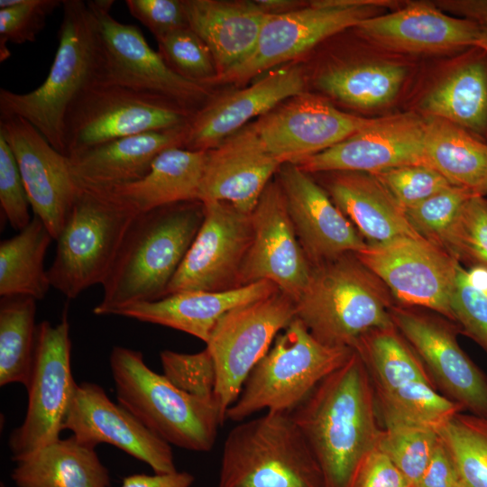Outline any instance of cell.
Here are the masks:
<instances>
[{"label": "cell", "mask_w": 487, "mask_h": 487, "mask_svg": "<svg viewBox=\"0 0 487 487\" xmlns=\"http://www.w3.org/2000/svg\"><path fill=\"white\" fill-rule=\"evenodd\" d=\"M138 213L104 190L79 187L47 270L51 287L72 299L102 285Z\"/></svg>", "instance_id": "cell-8"}, {"label": "cell", "mask_w": 487, "mask_h": 487, "mask_svg": "<svg viewBox=\"0 0 487 487\" xmlns=\"http://www.w3.org/2000/svg\"><path fill=\"white\" fill-rule=\"evenodd\" d=\"M473 195L471 190L450 185L421 203L405 209L407 219L415 232L446 250V239L465 202Z\"/></svg>", "instance_id": "cell-40"}, {"label": "cell", "mask_w": 487, "mask_h": 487, "mask_svg": "<svg viewBox=\"0 0 487 487\" xmlns=\"http://www.w3.org/2000/svg\"><path fill=\"white\" fill-rule=\"evenodd\" d=\"M391 317L437 391L464 411L487 418V376L459 345L458 326L434 311L397 303Z\"/></svg>", "instance_id": "cell-15"}, {"label": "cell", "mask_w": 487, "mask_h": 487, "mask_svg": "<svg viewBox=\"0 0 487 487\" xmlns=\"http://www.w3.org/2000/svg\"><path fill=\"white\" fill-rule=\"evenodd\" d=\"M376 120L344 113L323 98L302 93L252 124L267 151L284 164L322 152Z\"/></svg>", "instance_id": "cell-19"}, {"label": "cell", "mask_w": 487, "mask_h": 487, "mask_svg": "<svg viewBox=\"0 0 487 487\" xmlns=\"http://www.w3.org/2000/svg\"><path fill=\"white\" fill-rule=\"evenodd\" d=\"M305 81L296 66L270 71L248 87L226 94L199 108L189 123L183 148L209 151L284 101L304 93Z\"/></svg>", "instance_id": "cell-25"}, {"label": "cell", "mask_w": 487, "mask_h": 487, "mask_svg": "<svg viewBox=\"0 0 487 487\" xmlns=\"http://www.w3.org/2000/svg\"><path fill=\"white\" fill-rule=\"evenodd\" d=\"M425 128L426 117L412 112L377 118L331 148L294 164L307 173H375L404 165H426Z\"/></svg>", "instance_id": "cell-20"}, {"label": "cell", "mask_w": 487, "mask_h": 487, "mask_svg": "<svg viewBox=\"0 0 487 487\" xmlns=\"http://www.w3.org/2000/svg\"><path fill=\"white\" fill-rule=\"evenodd\" d=\"M353 351L322 344L296 317L249 373L225 419L241 422L261 411L290 413Z\"/></svg>", "instance_id": "cell-7"}, {"label": "cell", "mask_w": 487, "mask_h": 487, "mask_svg": "<svg viewBox=\"0 0 487 487\" xmlns=\"http://www.w3.org/2000/svg\"><path fill=\"white\" fill-rule=\"evenodd\" d=\"M451 311L460 333L487 353V291L462 265L458 269L451 298Z\"/></svg>", "instance_id": "cell-45"}, {"label": "cell", "mask_w": 487, "mask_h": 487, "mask_svg": "<svg viewBox=\"0 0 487 487\" xmlns=\"http://www.w3.org/2000/svg\"><path fill=\"white\" fill-rule=\"evenodd\" d=\"M195 113L161 96L92 83L67 111L66 154L127 136L188 127Z\"/></svg>", "instance_id": "cell-10"}, {"label": "cell", "mask_w": 487, "mask_h": 487, "mask_svg": "<svg viewBox=\"0 0 487 487\" xmlns=\"http://www.w3.org/2000/svg\"><path fill=\"white\" fill-rule=\"evenodd\" d=\"M254 2L267 14H285L308 5L295 0H254Z\"/></svg>", "instance_id": "cell-53"}, {"label": "cell", "mask_w": 487, "mask_h": 487, "mask_svg": "<svg viewBox=\"0 0 487 487\" xmlns=\"http://www.w3.org/2000/svg\"><path fill=\"white\" fill-rule=\"evenodd\" d=\"M465 487H487V418L458 412L437 429Z\"/></svg>", "instance_id": "cell-38"}, {"label": "cell", "mask_w": 487, "mask_h": 487, "mask_svg": "<svg viewBox=\"0 0 487 487\" xmlns=\"http://www.w3.org/2000/svg\"><path fill=\"white\" fill-rule=\"evenodd\" d=\"M194 482V476L188 472L168 473L131 474L124 478L121 487H190Z\"/></svg>", "instance_id": "cell-51"}, {"label": "cell", "mask_w": 487, "mask_h": 487, "mask_svg": "<svg viewBox=\"0 0 487 487\" xmlns=\"http://www.w3.org/2000/svg\"><path fill=\"white\" fill-rule=\"evenodd\" d=\"M95 448L73 435L59 438L14 462L11 478L16 487H110Z\"/></svg>", "instance_id": "cell-32"}, {"label": "cell", "mask_w": 487, "mask_h": 487, "mask_svg": "<svg viewBox=\"0 0 487 487\" xmlns=\"http://www.w3.org/2000/svg\"><path fill=\"white\" fill-rule=\"evenodd\" d=\"M237 423L224 442L217 487H326L290 413L266 411Z\"/></svg>", "instance_id": "cell-5"}, {"label": "cell", "mask_w": 487, "mask_h": 487, "mask_svg": "<svg viewBox=\"0 0 487 487\" xmlns=\"http://www.w3.org/2000/svg\"><path fill=\"white\" fill-rule=\"evenodd\" d=\"M437 430L424 427L383 428L376 448L386 455L415 486L438 442Z\"/></svg>", "instance_id": "cell-39"}, {"label": "cell", "mask_w": 487, "mask_h": 487, "mask_svg": "<svg viewBox=\"0 0 487 487\" xmlns=\"http://www.w3.org/2000/svg\"><path fill=\"white\" fill-rule=\"evenodd\" d=\"M96 33L94 82L161 96L192 111L208 96L207 86L171 70L138 27L111 14L112 0L87 1ZM197 112V111H195Z\"/></svg>", "instance_id": "cell-9"}, {"label": "cell", "mask_w": 487, "mask_h": 487, "mask_svg": "<svg viewBox=\"0 0 487 487\" xmlns=\"http://www.w3.org/2000/svg\"><path fill=\"white\" fill-rule=\"evenodd\" d=\"M109 364L118 403L152 432L183 449L207 452L225 421L216 400L190 395L153 372L142 352L114 346Z\"/></svg>", "instance_id": "cell-4"}, {"label": "cell", "mask_w": 487, "mask_h": 487, "mask_svg": "<svg viewBox=\"0 0 487 487\" xmlns=\"http://www.w3.org/2000/svg\"><path fill=\"white\" fill-rule=\"evenodd\" d=\"M0 487H6L4 483H1Z\"/></svg>", "instance_id": "cell-56"}, {"label": "cell", "mask_w": 487, "mask_h": 487, "mask_svg": "<svg viewBox=\"0 0 487 487\" xmlns=\"http://www.w3.org/2000/svg\"><path fill=\"white\" fill-rule=\"evenodd\" d=\"M395 304L387 286L354 253L314 265L295 302L296 317L315 338L352 349L368 331L394 326Z\"/></svg>", "instance_id": "cell-3"}, {"label": "cell", "mask_w": 487, "mask_h": 487, "mask_svg": "<svg viewBox=\"0 0 487 487\" xmlns=\"http://www.w3.org/2000/svg\"><path fill=\"white\" fill-rule=\"evenodd\" d=\"M353 487H414L391 459L375 448L365 459Z\"/></svg>", "instance_id": "cell-49"}, {"label": "cell", "mask_w": 487, "mask_h": 487, "mask_svg": "<svg viewBox=\"0 0 487 487\" xmlns=\"http://www.w3.org/2000/svg\"><path fill=\"white\" fill-rule=\"evenodd\" d=\"M295 318V301L278 290L229 311L216 323L207 348L215 363V398L225 420L249 373Z\"/></svg>", "instance_id": "cell-13"}, {"label": "cell", "mask_w": 487, "mask_h": 487, "mask_svg": "<svg viewBox=\"0 0 487 487\" xmlns=\"http://www.w3.org/2000/svg\"><path fill=\"white\" fill-rule=\"evenodd\" d=\"M326 187L333 202L367 244L421 237L409 223L405 209L374 175L332 172Z\"/></svg>", "instance_id": "cell-29"}, {"label": "cell", "mask_w": 487, "mask_h": 487, "mask_svg": "<svg viewBox=\"0 0 487 487\" xmlns=\"http://www.w3.org/2000/svg\"><path fill=\"white\" fill-rule=\"evenodd\" d=\"M278 173L296 234L313 266L356 253L367 245L328 193L308 173L291 162L282 164Z\"/></svg>", "instance_id": "cell-22"}, {"label": "cell", "mask_w": 487, "mask_h": 487, "mask_svg": "<svg viewBox=\"0 0 487 487\" xmlns=\"http://www.w3.org/2000/svg\"><path fill=\"white\" fill-rule=\"evenodd\" d=\"M183 5L188 27L213 55L216 78L253 52L268 16L254 1L185 0Z\"/></svg>", "instance_id": "cell-28"}, {"label": "cell", "mask_w": 487, "mask_h": 487, "mask_svg": "<svg viewBox=\"0 0 487 487\" xmlns=\"http://www.w3.org/2000/svg\"><path fill=\"white\" fill-rule=\"evenodd\" d=\"M79 441L110 444L148 464L155 473L176 472L170 445L93 382L78 383L63 423Z\"/></svg>", "instance_id": "cell-21"}, {"label": "cell", "mask_w": 487, "mask_h": 487, "mask_svg": "<svg viewBox=\"0 0 487 487\" xmlns=\"http://www.w3.org/2000/svg\"><path fill=\"white\" fill-rule=\"evenodd\" d=\"M356 28L365 39L397 51H484L486 42L483 26L448 15L427 2H410L401 9L368 18Z\"/></svg>", "instance_id": "cell-24"}, {"label": "cell", "mask_w": 487, "mask_h": 487, "mask_svg": "<svg viewBox=\"0 0 487 487\" xmlns=\"http://www.w3.org/2000/svg\"><path fill=\"white\" fill-rule=\"evenodd\" d=\"M460 483L453 458L439 438L423 475L414 487H456Z\"/></svg>", "instance_id": "cell-50"}, {"label": "cell", "mask_w": 487, "mask_h": 487, "mask_svg": "<svg viewBox=\"0 0 487 487\" xmlns=\"http://www.w3.org/2000/svg\"><path fill=\"white\" fill-rule=\"evenodd\" d=\"M394 5L383 0H317L289 13L268 14L253 52L213 83L248 81Z\"/></svg>", "instance_id": "cell-11"}, {"label": "cell", "mask_w": 487, "mask_h": 487, "mask_svg": "<svg viewBox=\"0 0 487 487\" xmlns=\"http://www.w3.org/2000/svg\"><path fill=\"white\" fill-rule=\"evenodd\" d=\"M188 127L127 136L68 156L78 187L110 188L142 179L164 150L183 146Z\"/></svg>", "instance_id": "cell-27"}, {"label": "cell", "mask_w": 487, "mask_h": 487, "mask_svg": "<svg viewBox=\"0 0 487 487\" xmlns=\"http://www.w3.org/2000/svg\"><path fill=\"white\" fill-rule=\"evenodd\" d=\"M484 29H485V32H486V43H485V47H484V51L487 52V25L483 26Z\"/></svg>", "instance_id": "cell-54"}, {"label": "cell", "mask_w": 487, "mask_h": 487, "mask_svg": "<svg viewBox=\"0 0 487 487\" xmlns=\"http://www.w3.org/2000/svg\"><path fill=\"white\" fill-rule=\"evenodd\" d=\"M206 158L205 151L170 147L155 158L142 179L100 190L137 213L182 202L199 201Z\"/></svg>", "instance_id": "cell-31"}, {"label": "cell", "mask_w": 487, "mask_h": 487, "mask_svg": "<svg viewBox=\"0 0 487 487\" xmlns=\"http://www.w3.org/2000/svg\"><path fill=\"white\" fill-rule=\"evenodd\" d=\"M434 4L440 10L460 15L479 25H487V0H440Z\"/></svg>", "instance_id": "cell-52"}, {"label": "cell", "mask_w": 487, "mask_h": 487, "mask_svg": "<svg viewBox=\"0 0 487 487\" xmlns=\"http://www.w3.org/2000/svg\"><path fill=\"white\" fill-rule=\"evenodd\" d=\"M59 45L41 86L27 93L0 90V115L22 117L66 155L65 117L74 99L94 82L96 33L87 1L63 0Z\"/></svg>", "instance_id": "cell-6"}, {"label": "cell", "mask_w": 487, "mask_h": 487, "mask_svg": "<svg viewBox=\"0 0 487 487\" xmlns=\"http://www.w3.org/2000/svg\"><path fill=\"white\" fill-rule=\"evenodd\" d=\"M54 240L43 222L33 215L14 236L0 244V296L44 299L51 287L44 258Z\"/></svg>", "instance_id": "cell-35"}, {"label": "cell", "mask_w": 487, "mask_h": 487, "mask_svg": "<svg viewBox=\"0 0 487 487\" xmlns=\"http://www.w3.org/2000/svg\"><path fill=\"white\" fill-rule=\"evenodd\" d=\"M424 161L454 186L487 193V143L441 118L427 116Z\"/></svg>", "instance_id": "cell-34"}, {"label": "cell", "mask_w": 487, "mask_h": 487, "mask_svg": "<svg viewBox=\"0 0 487 487\" xmlns=\"http://www.w3.org/2000/svg\"><path fill=\"white\" fill-rule=\"evenodd\" d=\"M290 416L321 469L326 487H353L383 429L373 388L358 354L354 350Z\"/></svg>", "instance_id": "cell-1"}, {"label": "cell", "mask_w": 487, "mask_h": 487, "mask_svg": "<svg viewBox=\"0 0 487 487\" xmlns=\"http://www.w3.org/2000/svg\"><path fill=\"white\" fill-rule=\"evenodd\" d=\"M404 66L370 62L329 69L317 86L336 100L357 108H375L391 102L406 78Z\"/></svg>", "instance_id": "cell-36"}, {"label": "cell", "mask_w": 487, "mask_h": 487, "mask_svg": "<svg viewBox=\"0 0 487 487\" xmlns=\"http://www.w3.org/2000/svg\"><path fill=\"white\" fill-rule=\"evenodd\" d=\"M36 301L30 297L1 298L0 385L26 387L33 362Z\"/></svg>", "instance_id": "cell-37"}, {"label": "cell", "mask_w": 487, "mask_h": 487, "mask_svg": "<svg viewBox=\"0 0 487 487\" xmlns=\"http://www.w3.org/2000/svg\"><path fill=\"white\" fill-rule=\"evenodd\" d=\"M456 487H465L462 482L458 484Z\"/></svg>", "instance_id": "cell-55"}, {"label": "cell", "mask_w": 487, "mask_h": 487, "mask_svg": "<svg viewBox=\"0 0 487 487\" xmlns=\"http://www.w3.org/2000/svg\"><path fill=\"white\" fill-rule=\"evenodd\" d=\"M203 217L200 201L138 213L101 285L103 294L94 314L116 315L131 305L164 297Z\"/></svg>", "instance_id": "cell-2"}, {"label": "cell", "mask_w": 487, "mask_h": 487, "mask_svg": "<svg viewBox=\"0 0 487 487\" xmlns=\"http://www.w3.org/2000/svg\"><path fill=\"white\" fill-rule=\"evenodd\" d=\"M371 174L381 182L404 209L421 203L451 185L439 172L424 164L404 165Z\"/></svg>", "instance_id": "cell-46"}, {"label": "cell", "mask_w": 487, "mask_h": 487, "mask_svg": "<svg viewBox=\"0 0 487 487\" xmlns=\"http://www.w3.org/2000/svg\"><path fill=\"white\" fill-rule=\"evenodd\" d=\"M63 0H1L0 60L10 56L7 43L23 44L35 41L48 16Z\"/></svg>", "instance_id": "cell-43"}, {"label": "cell", "mask_w": 487, "mask_h": 487, "mask_svg": "<svg viewBox=\"0 0 487 487\" xmlns=\"http://www.w3.org/2000/svg\"><path fill=\"white\" fill-rule=\"evenodd\" d=\"M486 190H487V182H486Z\"/></svg>", "instance_id": "cell-57"}, {"label": "cell", "mask_w": 487, "mask_h": 487, "mask_svg": "<svg viewBox=\"0 0 487 487\" xmlns=\"http://www.w3.org/2000/svg\"><path fill=\"white\" fill-rule=\"evenodd\" d=\"M278 290L272 282L262 280L222 291H180L131 305L116 316L179 330L207 344L215 326L226 313Z\"/></svg>", "instance_id": "cell-26"}, {"label": "cell", "mask_w": 487, "mask_h": 487, "mask_svg": "<svg viewBox=\"0 0 487 487\" xmlns=\"http://www.w3.org/2000/svg\"><path fill=\"white\" fill-rule=\"evenodd\" d=\"M130 14L158 41L168 33L188 27L183 1L126 0Z\"/></svg>", "instance_id": "cell-48"}, {"label": "cell", "mask_w": 487, "mask_h": 487, "mask_svg": "<svg viewBox=\"0 0 487 487\" xmlns=\"http://www.w3.org/2000/svg\"><path fill=\"white\" fill-rule=\"evenodd\" d=\"M251 218L253 236L240 287L269 280L296 302L308 283L313 265L298 239L278 179L267 185Z\"/></svg>", "instance_id": "cell-17"}, {"label": "cell", "mask_w": 487, "mask_h": 487, "mask_svg": "<svg viewBox=\"0 0 487 487\" xmlns=\"http://www.w3.org/2000/svg\"><path fill=\"white\" fill-rule=\"evenodd\" d=\"M0 135L14 156L33 215L56 240L79 192L68 156L19 116L0 115Z\"/></svg>", "instance_id": "cell-18"}, {"label": "cell", "mask_w": 487, "mask_h": 487, "mask_svg": "<svg viewBox=\"0 0 487 487\" xmlns=\"http://www.w3.org/2000/svg\"><path fill=\"white\" fill-rule=\"evenodd\" d=\"M354 254L387 286L397 304L453 321L451 298L461 263L446 250L423 237H400L367 244Z\"/></svg>", "instance_id": "cell-14"}, {"label": "cell", "mask_w": 487, "mask_h": 487, "mask_svg": "<svg viewBox=\"0 0 487 487\" xmlns=\"http://www.w3.org/2000/svg\"><path fill=\"white\" fill-rule=\"evenodd\" d=\"M160 359L162 374L178 389L198 398L216 400V366L207 347L195 354L164 350Z\"/></svg>", "instance_id": "cell-44"}, {"label": "cell", "mask_w": 487, "mask_h": 487, "mask_svg": "<svg viewBox=\"0 0 487 487\" xmlns=\"http://www.w3.org/2000/svg\"><path fill=\"white\" fill-rule=\"evenodd\" d=\"M0 205L10 225L21 231L32 220L30 202L14 156L0 135Z\"/></svg>", "instance_id": "cell-47"}, {"label": "cell", "mask_w": 487, "mask_h": 487, "mask_svg": "<svg viewBox=\"0 0 487 487\" xmlns=\"http://www.w3.org/2000/svg\"><path fill=\"white\" fill-rule=\"evenodd\" d=\"M281 165L253 124L246 125L207 151L199 201L225 202L251 214Z\"/></svg>", "instance_id": "cell-23"}, {"label": "cell", "mask_w": 487, "mask_h": 487, "mask_svg": "<svg viewBox=\"0 0 487 487\" xmlns=\"http://www.w3.org/2000/svg\"><path fill=\"white\" fill-rule=\"evenodd\" d=\"M424 98L427 116L446 120L487 143V52L473 48Z\"/></svg>", "instance_id": "cell-33"}, {"label": "cell", "mask_w": 487, "mask_h": 487, "mask_svg": "<svg viewBox=\"0 0 487 487\" xmlns=\"http://www.w3.org/2000/svg\"><path fill=\"white\" fill-rule=\"evenodd\" d=\"M353 349L366 368L377 409L399 403L426 386H435L424 364L395 326L368 331L357 339Z\"/></svg>", "instance_id": "cell-30"}, {"label": "cell", "mask_w": 487, "mask_h": 487, "mask_svg": "<svg viewBox=\"0 0 487 487\" xmlns=\"http://www.w3.org/2000/svg\"><path fill=\"white\" fill-rule=\"evenodd\" d=\"M71 340L68 310L60 322L37 325L33 362L26 385L28 405L23 423L10 434L14 462L58 440L77 382L70 363Z\"/></svg>", "instance_id": "cell-12"}, {"label": "cell", "mask_w": 487, "mask_h": 487, "mask_svg": "<svg viewBox=\"0 0 487 487\" xmlns=\"http://www.w3.org/2000/svg\"><path fill=\"white\" fill-rule=\"evenodd\" d=\"M157 41L159 54L175 73L205 86L213 83L217 76L213 55L189 27L168 33Z\"/></svg>", "instance_id": "cell-42"}, {"label": "cell", "mask_w": 487, "mask_h": 487, "mask_svg": "<svg viewBox=\"0 0 487 487\" xmlns=\"http://www.w3.org/2000/svg\"><path fill=\"white\" fill-rule=\"evenodd\" d=\"M446 251L460 263L487 271V198L472 196L446 239Z\"/></svg>", "instance_id": "cell-41"}, {"label": "cell", "mask_w": 487, "mask_h": 487, "mask_svg": "<svg viewBox=\"0 0 487 487\" xmlns=\"http://www.w3.org/2000/svg\"><path fill=\"white\" fill-rule=\"evenodd\" d=\"M203 205V221L164 296L188 290L240 288L253 236L251 214L225 202Z\"/></svg>", "instance_id": "cell-16"}]
</instances>
